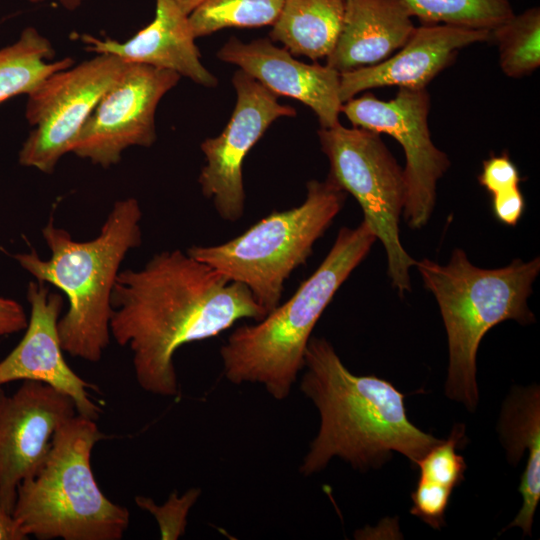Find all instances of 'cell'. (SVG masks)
<instances>
[{
  "mask_svg": "<svg viewBox=\"0 0 540 540\" xmlns=\"http://www.w3.org/2000/svg\"><path fill=\"white\" fill-rule=\"evenodd\" d=\"M498 46L502 72L510 78H522L540 66V9L531 7L491 30Z\"/></svg>",
  "mask_w": 540,
  "mask_h": 540,
  "instance_id": "7402d4cb",
  "label": "cell"
},
{
  "mask_svg": "<svg viewBox=\"0 0 540 540\" xmlns=\"http://www.w3.org/2000/svg\"><path fill=\"white\" fill-rule=\"evenodd\" d=\"M129 63L110 54L56 71L29 93L25 117L33 126L19 152V163L53 173L71 152L82 126Z\"/></svg>",
  "mask_w": 540,
  "mask_h": 540,
  "instance_id": "9c48e42d",
  "label": "cell"
},
{
  "mask_svg": "<svg viewBox=\"0 0 540 540\" xmlns=\"http://www.w3.org/2000/svg\"><path fill=\"white\" fill-rule=\"evenodd\" d=\"M77 414L71 397L25 380L12 394L0 388V500L12 514L17 488L45 462L58 428Z\"/></svg>",
  "mask_w": 540,
  "mask_h": 540,
  "instance_id": "4fadbf2b",
  "label": "cell"
},
{
  "mask_svg": "<svg viewBox=\"0 0 540 540\" xmlns=\"http://www.w3.org/2000/svg\"><path fill=\"white\" fill-rule=\"evenodd\" d=\"M330 163L328 177L359 203L364 219L385 248L388 275L400 295L411 291L409 271L416 261L400 241L399 221L406 200L403 168L379 133L340 123L317 131Z\"/></svg>",
  "mask_w": 540,
  "mask_h": 540,
  "instance_id": "ba28073f",
  "label": "cell"
},
{
  "mask_svg": "<svg viewBox=\"0 0 540 540\" xmlns=\"http://www.w3.org/2000/svg\"><path fill=\"white\" fill-rule=\"evenodd\" d=\"M200 489L191 488L182 496L174 491L168 500L162 505H156L154 501L145 496H136V505L151 513L160 529L161 539L175 540L185 532L187 515L191 507L199 498Z\"/></svg>",
  "mask_w": 540,
  "mask_h": 540,
  "instance_id": "484cf974",
  "label": "cell"
},
{
  "mask_svg": "<svg viewBox=\"0 0 540 540\" xmlns=\"http://www.w3.org/2000/svg\"><path fill=\"white\" fill-rule=\"evenodd\" d=\"M217 57L237 65L277 96L292 97L307 105L316 114L321 128L340 123L343 103L337 70L301 62L269 38L244 43L231 37L217 52Z\"/></svg>",
  "mask_w": 540,
  "mask_h": 540,
  "instance_id": "9a60e30c",
  "label": "cell"
},
{
  "mask_svg": "<svg viewBox=\"0 0 540 540\" xmlns=\"http://www.w3.org/2000/svg\"><path fill=\"white\" fill-rule=\"evenodd\" d=\"M424 24L492 30L515 13L509 0H404Z\"/></svg>",
  "mask_w": 540,
  "mask_h": 540,
  "instance_id": "cb8c5ba5",
  "label": "cell"
},
{
  "mask_svg": "<svg viewBox=\"0 0 540 540\" xmlns=\"http://www.w3.org/2000/svg\"><path fill=\"white\" fill-rule=\"evenodd\" d=\"M492 196V209L496 219L505 225L515 226L525 208L524 197L519 186Z\"/></svg>",
  "mask_w": 540,
  "mask_h": 540,
  "instance_id": "83f0119b",
  "label": "cell"
},
{
  "mask_svg": "<svg viewBox=\"0 0 540 540\" xmlns=\"http://www.w3.org/2000/svg\"><path fill=\"white\" fill-rule=\"evenodd\" d=\"M346 196L328 176L324 181L310 180L299 206L274 211L225 243L193 245L186 252L228 280L245 285L269 313L280 304L285 281L306 263Z\"/></svg>",
  "mask_w": 540,
  "mask_h": 540,
  "instance_id": "52a82bcc",
  "label": "cell"
},
{
  "mask_svg": "<svg viewBox=\"0 0 540 540\" xmlns=\"http://www.w3.org/2000/svg\"><path fill=\"white\" fill-rule=\"evenodd\" d=\"M284 0H205L189 15L196 38L225 28H254L273 25Z\"/></svg>",
  "mask_w": 540,
  "mask_h": 540,
  "instance_id": "603a6c76",
  "label": "cell"
},
{
  "mask_svg": "<svg viewBox=\"0 0 540 540\" xmlns=\"http://www.w3.org/2000/svg\"><path fill=\"white\" fill-rule=\"evenodd\" d=\"M491 41V30L447 24L415 27L406 43L386 60L340 73L342 103L372 88L424 89L463 47Z\"/></svg>",
  "mask_w": 540,
  "mask_h": 540,
  "instance_id": "2e32d148",
  "label": "cell"
},
{
  "mask_svg": "<svg viewBox=\"0 0 540 540\" xmlns=\"http://www.w3.org/2000/svg\"><path fill=\"white\" fill-rule=\"evenodd\" d=\"M499 431L507 458L516 465L528 451L519 492L522 507L507 528L519 527L525 535L531 528L540 499V392L538 386L518 389L507 398L502 409Z\"/></svg>",
  "mask_w": 540,
  "mask_h": 540,
  "instance_id": "d6986e66",
  "label": "cell"
},
{
  "mask_svg": "<svg viewBox=\"0 0 540 540\" xmlns=\"http://www.w3.org/2000/svg\"><path fill=\"white\" fill-rule=\"evenodd\" d=\"M109 436L76 414L56 431L40 470L20 483L12 515L39 540H120L130 513L98 486L91 468L95 444Z\"/></svg>",
  "mask_w": 540,
  "mask_h": 540,
  "instance_id": "8992f818",
  "label": "cell"
},
{
  "mask_svg": "<svg viewBox=\"0 0 540 540\" xmlns=\"http://www.w3.org/2000/svg\"><path fill=\"white\" fill-rule=\"evenodd\" d=\"M85 49L114 55L126 63L176 72L198 85L215 87L217 78L202 64L189 17L174 0H155L152 21L126 41L78 34Z\"/></svg>",
  "mask_w": 540,
  "mask_h": 540,
  "instance_id": "e0dca14e",
  "label": "cell"
},
{
  "mask_svg": "<svg viewBox=\"0 0 540 540\" xmlns=\"http://www.w3.org/2000/svg\"><path fill=\"white\" fill-rule=\"evenodd\" d=\"M479 184L492 195L518 187L521 177L518 168L507 154L492 156L483 162Z\"/></svg>",
  "mask_w": 540,
  "mask_h": 540,
  "instance_id": "4316f807",
  "label": "cell"
},
{
  "mask_svg": "<svg viewBox=\"0 0 540 540\" xmlns=\"http://www.w3.org/2000/svg\"><path fill=\"white\" fill-rule=\"evenodd\" d=\"M31 3H41L47 0H28ZM58 2L64 9L68 11H74L78 9L86 0H55Z\"/></svg>",
  "mask_w": 540,
  "mask_h": 540,
  "instance_id": "4dcf8cb0",
  "label": "cell"
},
{
  "mask_svg": "<svg viewBox=\"0 0 540 540\" xmlns=\"http://www.w3.org/2000/svg\"><path fill=\"white\" fill-rule=\"evenodd\" d=\"M180 78L170 70L129 63L82 126L70 153L109 168L127 148L150 147L157 138V106Z\"/></svg>",
  "mask_w": 540,
  "mask_h": 540,
  "instance_id": "7c38bea8",
  "label": "cell"
},
{
  "mask_svg": "<svg viewBox=\"0 0 540 540\" xmlns=\"http://www.w3.org/2000/svg\"><path fill=\"white\" fill-rule=\"evenodd\" d=\"M30 304L25 334L17 346L0 361V387L9 382H43L68 395L77 414L97 420L101 407L88 390L98 387L78 376L67 364L61 347L57 323L64 306L61 293L50 292L46 283L31 281L27 287Z\"/></svg>",
  "mask_w": 540,
  "mask_h": 540,
  "instance_id": "5bb4252c",
  "label": "cell"
},
{
  "mask_svg": "<svg viewBox=\"0 0 540 540\" xmlns=\"http://www.w3.org/2000/svg\"><path fill=\"white\" fill-rule=\"evenodd\" d=\"M27 323L23 306L13 299L0 296V338L24 330Z\"/></svg>",
  "mask_w": 540,
  "mask_h": 540,
  "instance_id": "f1b7e54d",
  "label": "cell"
},
{
  "mask_svg": "<svg viewBox=\"0 0 540 540\" xmlns=\"http://www.w3.org/2000/svg\"><path fill=\"white\" fill-rule=\"evenodd\" d=\"M141 218L137 199L118 200L99 234L80 242L57 227L52 216L42 229L50 258L41 259L34 249L13 255L37 281L65 294L68 309L57 330L61 347L70 356L98 362L108 347L112 291L125 256L142 243Z\"/></svg>",
  "mask_w": 540,
  "mask_h": 540,
  "instance_id": "3957f363",
  "label": "cell"
},
{
  "mask_svg": "<svg viewBox=\"0 0 540 540\" xmlns=\"http://www.w3.org/2000/svg\"><path fill=\"white\" fill-rule=\"evenodd\" d=\"M52 43L34 27H26L17 41L0 49V104L31 93L52 73L74 65L65 57L54 60Z\"/></svg>",
  "mask_w": 540,
  "mask_h": 540,
  "instance_id": "44dd1931",
  "label": "cell"
},
{
  "mask_svg": "<svg viewBox=\"0 0 540 540\" xmlns=\"http://www.w3.org/2000/svg\"><path fill=\"white\" fill-rule=\"evenodd\" d=\"M344 9L345 0H284L270 39L292 55L326 58L338 39Z\"/></svg>",
  "mask_w": 540,
  "mask_h": 540,
  "instance_id": "ffe728a7",
  "label": "cell"
},
{
  "mask_svg": "<svg viewBox=\"0 0 540 540\" xmlns=\"http://www.w3.org/2000/svg\"><path fill=\"white\" fill-rule=\"evenodd\" d=\"M429 109L426 88H399L396 96L387 101L366 93L349 99L341 107L353 126L387 134L402 146L406 160L402 215L412 229H420L429 221L436 202L437 182L450 166L447 154L432 141Z\"/></svg>",
  "mask_w": 540,
  "mask_h": 540,
  "instance_id": "30bf717a",
  "label": "cell"
},
{
  "mask_svg": "<svg viewBox=\"0 0 540 540\" xmlns=\"http://www.w3.org/2000/svg\"><path fill=\"white\" fill-rule=\"evenodd\" d=\"M180 9L187 15H189L194 9H196L205 0H174Z\"/></svg>",
  "mask_w": 540,
  "mask_h": 540,
  "instance_id": "1f68e13d",
  "label": "cell"
},
{
  "mask_svg": "<svg viewBox=\"0 0 540 540\" xmlns=\"http://www.w3.org/2000/svg\"><path fill=\"white\" fill-rule=\"evenodd\" d=\"M415 266L437 301L447 333L446 395L474 411L479 400L476 355L480 342L503 321L515 320L523 325L535 321L527 302L540 271L539 257L483 269L457 248L446 265L422 259Z\"/></svg>",
  "mask_w": 540,
  "mask_h": 540,
  "instance_id": "5b68a950",
  "label": "cell"
},
{
  "mask_svg": "<svg viewBox=\"0 0 540 540\" xmlns=\"http://www.w3.org/2000/svg\"><path fill=\"white\" fill-rule=\"evenodd\" d=\"M111 305V336L131 350L138 385L164 397L179 393L180 347L267 315L245 285L179 249L155 254L141 269L120 270Z\"/></svg>",
  "mask_w": 540,
  "mask_h": 540,
  "instance_id": "6da1fadb",
  "label": "cell"
},
{
  "mask_svg": "<svg viewBox=\"0 0 540 540\" xmlns=\"http://www.w3.org/2000/svg\"><path fill=\"white\" fill-rule=\"evenodd\" d=\"M376 240L364 221L341 228L322 263L285 303L229 335L220 348L225 378L260 384L275 400L286 399L304 368L316 323Z\"/></svg>",
  "mask_w": 540,
  "mask_h": 540,
  "instance_id": "277c9868",
  "label": "cell"
},
{
  "mask_svg": "<svg viewBox=\"0 0 540 540\" xmlns=\"http://www.w3.org/2000/svg\"><path fill=\"white\" fill-rule=\"evenodd\" d=\"M300 390L320 416L299 472L311 476L333 458L365 471L385 463L391 452L416 462L440 440L417 428L406 414L404 397L376 376H359L343 364L325 338L311 337Z\"/></svg>",
  "mask_w": 540,
  "mask_h": 540,
  "instance_id": "7a4b0ae2",
  "label": "cell"
},
{
  "mask_svg": "<svg viewBox=\"0 0 540 540\" xmlns=\"http://www.w3.org/2000/svg\"><path fill=\"white\" fill-rule=\"evenodd\" d=\"M28 538L13 515L3 507L0 500V540H26Z\"/></svg>",
  "mask_w": 540,
  "mask_h": 540,
  "instance_id": "f546056e",
  "label": "cell"
},
{
  "mask_svg": "<svg viewBox=\"0 0 540 540\" xmlns=\"http://www.w3.org/2000/svg\"><path fill=\"white\" fill-rule=\"evenodd\" d=\"M464 437V426L457 424L449 438L440 440L430 448L416 462L419 468L417 483L452 494L454 488L465 479L467 466L463 456L456 452Z\"/></svg>",
  "mask_w": 540,
  "mask_h": 540,
  "instance_id": "d4e9b609",
  "label": "cell"
},
{
  "mask_svg": "<svg viewBox=\"0 0 540 540\" xmlns=\"http://www.w3.org/2000/svg\"><path fill=\"white\" fill-rule=\"evenodd\" d=\"M404 0H345L342 27L326 65L340 73L378 64L415 29Z\"/></svg>",
  "mask_w": 540,
  "mask_h": 540,
  "instance_id": "ac0fdd59",
  "label": "cell"
},
{
  "mask_svg": "<svg viewBox=\"0 0 540 540\" xmlns=\"http://www.w3.org/2000/svg\"><path fill=\"white\" fill-rule=\"evenodd\" d=\"M232 84L236 91L233 113L218 136L201 143L205 165L198 178L203 195L229 222L244 213L242 166L246 155L276 119L296 115L292 106L280 104L276 94L241 69L234 73Z\"/></svg>",
  "mask_w": 540,
  "mask_h": 540,
  "instance_id": "8fae6325",
  "label": "cell"
}]
</instances>
